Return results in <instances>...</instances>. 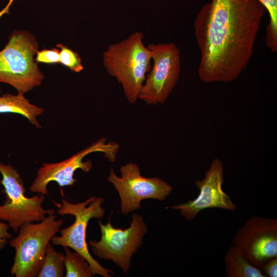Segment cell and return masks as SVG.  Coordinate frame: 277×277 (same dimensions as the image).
<instances>
[{
	"label": "cell",
	"mask_w": 277,
	"mask_h": 277,
	"mask_svg": "<svg viewBox=\"0 0 277 277\" xmlns=\"http://www.w3.org/2000/svg\"><path fill=\"white\" fill-rule=\"evenodd\" d=\"M265 10L259 0H211L202 6L193 22L202 82L229 83L242 73Z\"/></svg>",
	"instance_id": "1"
},
{
	"label": "cell",
	"mask_w": 277,
	"mask_h": 277,
	"mask_svg": "<svg viewBox=\"0 0 277 277\" xmlns=\"http://www.w3.org/2000/svg\"><path fill=\"white\" fill-rule=\"evenodd\" d=\"M143 38V33L136 31L111 44L103 53V65L108 73L122 85L130 104L138 99L146 75L151 68L150 52L144 45Z\"/></svg>",
	"instance_id": "2"
},
{
	"label": "cell",
	"mask_w": 277,
	"mask_h": 277,
	"mask_svg": "<svg viewBox=\"0 0 277 277\" xmlns=\"http://www.w3.org/2000/svg\"><path fill=\"white\" fill-rule=\"evenodd\" d=\"M37 42L28 32L16 31L0 51V83L11 85L23 94L40 85L44 75L34 59Z\"/></svg>",
	"instance_id": "3"
},
{
	"label": "cell",
	"mask_w": 277,
	"mask_h": 277,
	"mask_svg": "<svg viewBox=\"0 0 277 277\" xmlns=\"http://www.w3.org/2000/svg\"><path fill=\"white\" fill-rule=\"evenodd\" d=\"M56 217L55 213H51L37 223H26L18 235L10 239L9 245L15 249L11 276H37L47 246L63 224V219Z\"/></svg>",
	"instance_id": "4"
},
{
	"label": "cell",
	"mask_w": 277,
	"mask_h": 277,
	"mask_svg": "<svg viewBox=\"0 0 277 277\" xmlns=\"http://www.w3.org/2000/svg\"><path fill=\"white\" fill-rule=\"evenodd\" d=\"M104 199L91 196L86 201L72 203L62 199L58 204L57 212L60 215H72L75 221L70 226L60 231V236H53L50 242L55 245L70 248L83 255L90 264L94 274L110 277L113 271L101 265L90 253L86 243V229L90 219H101L105 214L102 207Z\"/></svg>",
	"instance_id": "5"
},
{
	"label": "cell",
	"mask_w": 277,
	"mask_h": 277,
	"mask_svg": "<svg viewBox=\"0 0 277 277\" xmlns=\"http://www.w3.org/2000/svg\"><path fill=\"white\" fill-rule=\"evenodd\" d=\"M0 173L6 194V200L0 205V220L7 222L13 231L17 232L26 223L38 222L48 214L55 213L53 209L42 207L45 195L38 194L31 197L25 195L23 181L11 165L0 163Z\"/></svg>",
	"instance_id": "6"
},
{
	"label": "cell",
	"mask_w": 277,
	"mask_h": 277,
	"mask_svg": "<svg viewBox=\"0 0 277 277\" xmlns=\"http://www.w3.org/2000/svg\"><path fill=\"white\" fill-rule=\"evenodd\" d=\"M153 65L147 74L138 99L150 105L164 103L172 92L180 77V51L175 44H151Z\"/></svg>",
	"instance_id": "7"
},
{
	"label": "cell",
	"mask_w": 277,
	"mask_h": 277,
	"mask_svg": "<svg viewBox=\"0 0 277 277\" xmlns=\"http://www.w3.org/2000/svg\"><path fill=\"white\" fill-rule=\"evenodd\" d=\"M99 225L100 240L89 241L92 252L98 259L111 260L127 273L130 268L131 258L148 231L143 217L134 213L130 226L125 229L114 227L110 218L106 224L99 221Z\"/></svg>",
	"instance_id": "8"
},
{
	"label": "cell",
	"mask_w": 277,
	"mask_h": 277,
	"mask_svg": "<svg viewBox=\"0 0 277 277\" xmlns=\"http://www.w3.org/2000/svg\"><path fill=\"white\" fill-rule=\"evenodd\" d=\"M119 148L117 143L108 142L106 138L102 137L64 161L44 163L38 170L29 190L32 192L47 195V185L50 182H56L60 186H72L77 181L73 177L77 169L88 173L92 167L91 160L83 161L86 155L92 152H101L109 161L113 163L115 161Z\"/></svg>",
	"instance_id": "9"
},
{
	"label": "cell",
	"mask_w": 277,
	"mask_h": 277,
	"mask_svg": "<svg viewBox=\"0 0 277 277\" xmlns=\"http://www.w3.org/2000/svg\"><path fill=\"white\" fill-rule=\"evenodd\" d=\"M120 174L121 176H117L111 168L107 180L118 193L123 214L139 209L143 200L163 201L172 190L169 184L157 177L143 176L136 164L129 163L121 166Z\"/></svg>",
	"instance_id": "10"
},
{
	"label": "cell",
	"mask_w": 277,
	"mask_h": 277,
	"mask_svg": "<svg viewBox=\"0 0 277 277\" xmlns=\"http://www.w3.org/2000/svg\"><path fill=\"white\" fill-rule=\"evenodd\" d=\"M233 246L254 266L261 269L277 256V220L253 216L234 235Z\"/></svg>",
	"instance_id": "11"
},
{
	"label": "cell",
	"mask_w": 277,
	"mask_h": 277,
	"mask_svg": "<svg viewBox=\"0 0 277 277\" xmlns=\"http://www.w3.org/2000/svg\"><path fill=\"white\" fill-rule=\"evenodd\" d=\"M223 162L217 158L214 159L205 172L204 177L195 182L200 191L198 195L192 200L169 208L179 210L181 215L188 221L194 220L200 211L207 208L235 211L236 205L223 189Z\"/></svg>",
	"instance_id": "12"
},
{
	"label": "cell",
	"mask_w": 277,
	"mask_h": 277,
	"mask_svg": "<svg viewBox=\"0 0 277 277\" xmlns=\"http://www.w3.org/2000/svg\"><path fill=\"white\" fill-rule=\"evenodd\" d=\"M44 112V109L32 104L24 94H5L0 96V113H14L26 117L31 124L37 128L41 125L36 117Z\"/></svg>",
	"instance_id": "13"
},
{
	"label": "cell",
	"mask_w": 277,
	"mask_h": 277,
	"mask_svg": "<svg viewBox=\"0 0 277 277\" xmlns=\"http://www.w3.org/2000/svg\"><path fill=\"white\" fill-rule=\"evenodd\" d=\"M225 271L228 277H265L262 270L252 265L233 245L230 246L224 258Z\"/></svg>",
	"instance_id": "14"
},
{
	"label": "cell",
	"mask_w": 277,
	"mask_h": 277,
	"mask_svg": "<svg viewBox=\"0 0 277 277\" xmlns=\"http://www.w3.org/2000/svg\"><path fill=\"white\" fill-rule=\"evenodd\" d=\"M65 254L54 250L50 242L46 248L45 255L37 276L62 277L65 270Z\"/></svg>",
	"instance_id": "15"
},
{
	"label": "cell",
	"mask_w": 277,
	"mask_h": 277,
	"mask_svg": "<svg viewBox=\"0 0 277 277\" xmlns=\"http://www.w3.org/2000/svg\"><path fill=\"white\" fill-rule=\"evenodd\" d=\"M65 250L64 262L66 277H92L95 274L86 259L76 251H71L68 247Z\"/></svg>",
	"instance_id": "16"
},
{
	"label": "cell",
	"mask_w": 277,
	"mask_h": 277,
	"mask_svg": "<svg viewBox=\"0 0 277 277\" xmlns=\"http://www.w3.org/2000/svg\"><path fill=\"white\" fill-rule=\"evenodd\" d=\"M268 11L269 22L266 27L265 41L272 52L277 51V0H259Z\"/></svg>",
	"instance_id": "17"
},
{
	"label": "cell",
	"mask_w": 277,
	"mask_h": 277,
	"mask_svg": "<svg viewBox=\"0 0 277 277\" xmlns=\"http://www.w3.org/2000/svg\"><path fill=\"white\" fill-rule=\"evenodd\" d=\"M60 48V63L68 67L70 70L80 72L84 69L81 58L78 54L68 47L61 44L57 45Z\"/></svg>",
	"instance_id": "18"
},
{
	"label": "cell",
	"mask_w": 277,
	"mask_h": 277,
	"mask_svg": "<svg viewBox=\"0 0 277 277\" xmlns=\"http://www.w3.org/2000/svg\"><path fill=\"white\" fill-rule=\"evenodd\" d=\"M36 55L35 60L36 62L47 64L60 63V50L57 48L37 51Z\"/></svg>",
	"instance_id": "19"
},
{
	"label": "cell",
	"mask_w": 277,
	"mask_h": 277,
	"mask_svg": "<svg viewBox=\"0 0 277 277\" xmlns=\"http://www.w3.org/2000/svg\"><path fill=\"white\" fill-rule=\"evenodd\" d=\"M263 269L266 276H277V256L266 261L261 270Z\"/></svg>",
	"instance_id": "20"
},
{
	"label": "cell",
	"mask_w": 277,
	"mask_h": 277,
	"mask_svg": "<svg viewBox=\"0 0 277 277\" xmlns=\"http://www.w3.org/2000/svg\"><path fill=\"white\" fill-rule=\"evenodd\" d=\"M9 228L8 224L0 220V250L4 247L8 239H11L12 236L8 231Z\"/></svg>",
	"instance_id": "21"
},
{
	"label": "cell",
	"mask_w": 277,
	"mask_h": 277,
	"mask_svg": "<svg viewBox=\"0 0 277 277\" xmlns=\"http://www.w3.org/2000/svg\"><path fill=\"white\" fill-rule=\"evenodd\" d=\"M14 1V0H10L7 6L0 11V17L4 14L8 13L9 8Z\"/></svg>",
	"instance_id": "22"
}]
</instances>
